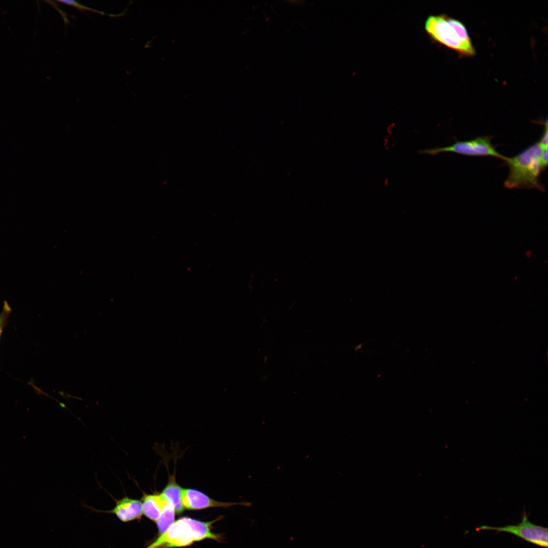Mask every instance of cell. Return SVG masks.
Here are the masks:
<instances>
[{
  "label": "cell",
  "instance_id": "7",
  "mask_svg": "<svg viewBox=\"0 0 548 548\" xmlns=\"http://www.w3.org/2000/svg\"><path fill=\"white\" fill-rule=\"evenodd\" d=\"M105 512L114 514L121 522H129L141 519L143 515L142 501L128 496L116 500L114 507Z\"/></svg>",
  "mask_w": 548,
  "mask_h": 548
},
{
  "label": "cell",
  "instance_id": "5",
  "mask_svg": "<svg viewBox=\"0 0 548 548\" xmlns=\"http://www.w3.org/2000/svg\"><path fill=\"white\" fill-rule=\"evenodd\" d=\"M477 530H490L499 532L509 533L528 542L539 546L547 547V528L530 522L525 510L522 514L521 522L517 525H508L498 527L484 525L478 527Z\"/></svg>",
  "mask_w": 548,
  "mask_h": 548
},
{
  "label": "cell",
  "instance_id": "8",
  "mask_svg": "<svg viewBox=\"0 0 548 548\" xmlns=\"http://www.w3.org/2000/svg\"><path fill=\"white\" fill-rule=\"evenodd\" d=\"M182 489L177 483L175 475L173 474L169 476L167 485L161 493L174 506L177 513H182L184 510L181 499Z\"/></svg>",
  "mask_w": 548,
  "mask_h": 548
},
{
  "label": "cell",
  "instance_id": "4",
  "mask_svg": "<svg viewBox=\"0 0 548 548\" xmlns=\"http://www.w3.org/2000/svg\"><path fill=\"white\" fill-rule=\"evenodd\" d=\"M491 136H478L468 141H458L447 147L421 150L418 153L420 154L434 155L441 152H453L471 156H492L504 161L507 157L496 151L495 147L491 143Z\"/></svg>",
  "mask_w": 548,
  "mask_h": 548
},
{
  "label": "cell",
  "instance_id": "13",
  "mask_svg": "<svg viewBox=\"0 0 548 548\" xmlns=\"http://www.w3.org/2000/svg\"><path fill=\"white\" fill-rule=\"evenodd\" d=\"M11 312V307L6 301H5L3 305V309L0 314V336L3 328L7 320L8 316Z\"/></svg>",
  "mask_w": 548,
  "mask_h": 548
},
{
  "label": "cell",
  "instance_id": "11",
  "mask_svg": "<svg viewBox=\"0 0 548 548\" xmlns=\"http://www.w3.org/2000/svg\"><path fill=\"white\" fill-rule=\"evenodd\" d=\"M447 20L455 30L460 40L463 43L472 46L471 39L464 25L459 20L448 17Z\"/></svg>",
  "mask_w": 548,
  "mask_h": 548
},
{
  "label": "cell",
  "instance_id": "9",
  "mask_svg": "<svg viewBox=\"0 0 548 548\" xmlns=\"http://www.w3.org/2000/svg\"><path fill=\"white\" fill-rule=\"evenodd\" d=\"M143 514L151 520L156 522L161 513V497L160 493L145 494L142 498Z\"/></svg>",
  "mask_w": 548,
  "mask_h": 548
},
{
  "label": "cell",
  "instance_id": "1",
  "mask_svg": "<svg viewBox=\"0 0 548 548\" xmlns=\"http://www.w3.org/2000/svg\"><path fill=\"white\" fill-rule=\"evenodd\" d=\"M543 150L538 142L517 155L506 157L504 164L509 172L504 186L508 189L536 188L544 191L539 180L541 173L545 169L541 160Z\"/></svg>",
  "mask_w": 548,
  "mask_h": 548
},
{
  "label": "cell",
  "instance_id": "12",
  "mask_svg": "<svg viewBox=\"0 0 548 548\" xmlns=\"http://www.w3.org/2000/svg\"><path fill=\"white\" fill-rule=\"evenodd\" d=\"M57 2H59L60 3L63 4H65V5H68V6H71L75 7L77 9H79V10H80L81 11H82V12L83 11V10H88V11L94 12L95 13H97L98 14H102V15H105V13L104 12H103L98 11H97L96 10H94L93 9H91L90 8H88V7L84 6L81 5L80 4L78 3L77 2L75 1H64V0L61 1V0H59V1H57Z\"/></svg>",
  "mask_w": 548,
  "mask_h": 548
},
{
  "label": "cell",
  "instance_id": "10",
  "mask_svg": "<svg viewBox=\"0 0 548 548\" xmlns=\"http://www.w3.org/2000/svg\"><path fill=\"white\" fill-rule=\"evenodd\" d=\"M161 513L156 521L160 535L164 533L175 522V510L174 506L160 493Z\"/></svg>",
  "mask_w": 548,
  "mask_h": 548
},
{
  "label": "cell",
  "instance_id": "3",
  "mask_svg": "<svg viewBox=\"0 0 548 548\" xmlns=\"http://www.w3.org/2000/svg\"><path fill=\"white\" fill-rule=\"evenodd\" d=\"M425 29L434 41L464 55L475 54L473 46L462 42L455 30L450 25L447 16L430 15L426 19Z\"/></svg>",
  "mask_w": 548,
  "mask_h": 548
},
{
  "label": "cell",
  "instance_id": "2",
  "mask_svg": "<svg viewBox=\"0 0 548 548\" xmlns=\"http://www.w3.org/2000/svg\"><path fill=\"white\" fill-rule=\"evenodd\" d=\"M216 521L204 522L188 517L181 518L146 548L182 547L205 539L219 540L221 536L211 530L212 525Z\"/></svg>",
  "mask_w": 548,
  "mask_h": 548
},
{
  "label": "cell",
  "instance_id": "6",
  "mask_svg": "<svg viewBox=\"0 0 548 548\" xmlns=\"http://www.w3.org/2000/svg\"><path fill=\"white\" fill-rule=\"evenodd\" d=\"M181 499L185 508L198 510L210 507L227 508L236 505H248L249 503L225 502L215 500L199 490L194 489H182Z\"/></svg>",
  "mask_w": 548,
  "mask_h": 548
},
{
  "label": "cell",
  "instance_id": "14",
  "mask_svg": "<svg viewBox=\"0 0 548 548\" xmlns=\"http://www.w3.org/2000/svg\"><path fill=\"white\" fill-rule=\"evenodd\" d=\"M539 143L543 149H547V121L545 122V128Z\"/></svg>",
  "mask_w": 548,
  "mask_h": 548
}]
</instances>
